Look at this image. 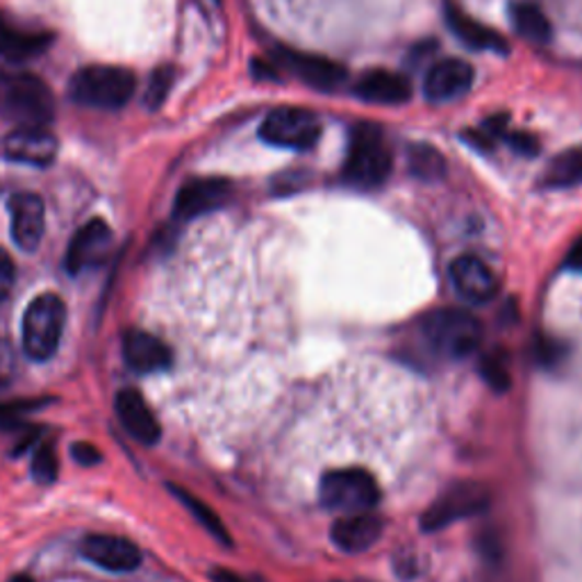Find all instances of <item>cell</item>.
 <instances>
[{
    "mask_svg": "<svg viewBox=\"0 0 582 582\" xmlns=\"http://www.w3.org/2000/svg\"><path fill=\"white\" fill-rule=\"evenodd\" d=\"M71 455H73L76 463L82 465V467H94V465H99L101 459H103L101 450L94 444H87V442H78L71 448Z\"/></svg>",
    "mask_w": 582,
    "mask_h": 582,
    "instance_id": "32",
    "label": "cell"
},
{
    "mask_svg": "<svg viewBox=\"0 0 582 582\" xmlns=\"http://www.w3.org/2000/svg\"><path fill=\"white\" fill-rule=\"evenodd\" d=\"M112 249V230L103 219L84 224L71 239L67 251V271L78 275L105 262Z\"/></svg>",
    "mask_w": 582,
    "mask_h": 582,
    "instance_id": "17",
    "label": "cell"
},
{
    "mask_svg": "<svg viewBox=\"0 0 582 582\" xmlns=\"http://www.w3.org/2000/svg\"><path fill=\"white\" fill-rule=\"evenodd\" d=\"M444 16H446V25L450 27V33L465 46L473 50H489V53H501V55L510 50L505 37L499 35L494 27L476 21L465 10H459L455 3L444 5Z\"/></svg>",
    "mask_w": 582,
    "mask_h": 582,
    "instance_id": "22",
    "label": "cell"
},
{
    "mask_svg": "<svg viewBox=\"0 0 582 582\" xmlns=\"http://www.w3.org/2000/svg\"><path fill=\"white\" fill-rule=\"evenodd\" d=\"M448 273L457 296L469 303H489L499 292L497 273L476 255H459L453 260Z\"/></svg>",
    "mask_w": 582,
    "mask_h": 582,
    "instance_id": "14",
    "label": "cell"
},
{
    "mask_svg": "<svg viewBox=\"0 0 582 582\" xmlns=\"http://www.w3.org/2000/svg\"><path fill=\"white\" fill-rule=\"evenodd\" d=\"M353 94L372 105H403L412 96V84L401 73L374 69L357 78Z\"/></svg>",
    "mask_w": 582,
    "mask_h": 582,
    "instance_id": "20",
    "label": "cell"
},
{
    "mask_svg": "<svg viewBox=\"0 0 582 582\" xmlns=\"http://www.w3.org/2000/svg\"><path fill=\"white\" fill-rule=\"evenodd\" d=\"M489 489L480 482H457L427 507L421 516V530L437 533L457 521L469 518L487 510Z\"/></svg>",
    "mask_w": 582,
    "mask_h": 582,
    "instance_id": "8",
    "label": "cell"
},
{
    "mask_svg": "<svg viewBox=\"0 0 582 582\" xmlns=\"http://www.w3.org/2000/svg\"><path fill=\"white\" fill-rule=\"evenodd\" d=\"M116 416L118 423L124 425V431L139 444L144 446H152L158 444L162 437V427L156 419V414L150 412L148 403L141 398L139 391L135 389H121L116 393Z\"/></svg>",
    "mask_w": 582,
    "mask_h": 582,
    "instance_id": "18",
    "label": "cell"
},
{
    "mask_svg": "<svg viewBox=\"0 0 582 582\" xmlns=\"http://www.w3.org/2000/svg\"><path fill=\"white\" fill-rule=\"evenodd\" d=\"M510 144L514 150L524 152V156H535L537 152V139L526 135V133H518V135H510Z\"/></svg>",
    "mask_w": 582,
    "mask_h": 582,
    "instance_id": "33",
    "label": "cell"
},
{
    "mask_svg": "<svg viewBox=\"0 0 582 582\" xmlns=\"http://www.w3.org/2000/svg\"><path fill=\"white\" fill-rule=\"evenodd\" d=\"M124 360L133 372L146 376L158 374L171 366V349L156 334L144 330H128L124 334Z\"/></svg>",
    "mask_w": 582,
    "mask_h": 582,
    "instance_id": "21",
    "label": "cell"
},
{
    "mask_svg": "<svg viewBox=\"0 0 582 582\" xmlns=\"http://www.w3.org/2000/svg\"><path fill=\"white\" fill-rule=\"evenodd\" d=\"M421 334L435 353L448 360H463L478 351L482 328L473 315L457 308H444L423 317Z\"/></svg>",
    "mask_w": 582,
    "mask_h": 582,
    "instance_id": "4",
    "label": "cell"
},
{
    "mask_svg": "<svg viewBox=\"0 0 582 582\" xmlns=\"http://www.w3.org/2000/svg\"><path fill=\"white\" fill-rule=\"evenodd\" d=\"M480 374L482 378L492 385L497 391H505L510 387V369H507V362L505 357H501L499 353L487 355L480 364Z\"/></svg>",
    "mask_w": 582,
    "mask_h": 582,
    "instance_id": "29",
    "label": "cell"
},
{
    "mask_svg": "<svg viewBox=\"0 0 582 582\" xmlns=\"http://www.w3.org/2000/svg\"><path fill=\"white\" fill-rule=\"evenodd\" d=\"M510 21L516 33L533 44H546L554 35L548 16L535 3H514L510 8Z\"/></svg>",
    "mask_w": 582,
    "mask_h": 582,
    "instance_id": "24",
    "label": "cell"
},
{
    "mask_svg": "<svg viewBox=\"0 0 582 582\" xmlns=\"http://www.w3.org/2000/svg\"><path fill=\"white\" fill-rule=\"evenodd\" d=\"M544 187L569 190L582 185V146L562 150L560 156L548 162L544 171Z\"/></svg>",
    "mask_w": 582,
    "mask_h": 582,
    "instance_id": "23",
    "label": "cell"
},
{
    "mask_svg": "<svg viewBox=\"0 0 582 582\" xmlns=\"http://www.w3.org/2000/svg\"><path fill=\"white\" fill-rule=\"evenodd\" d=\"M53 39L55 35L50 30L16 23L0 12V57L10 62H27V59L39 57L50 48Z\"/></svg>",
    "mask_w": 582,
    "mask_h": 582,
    "instance_id": "16",
    "label": "cell"
},
{
    "mask_svg": "<svg viewBox=\"0 0 582 582\" xmlns=\"http://www.w3.org/2000/svg\"><path fill=\"white\" fill-rule=\"evenodd\" d=\"M385 530V524L380 516H374L369 512H355L346 514L344 518H336L332 524L330 537L332 544L344 550V554H364L374 544L380 541Z\"/></svg>",
    "mask_w": 582,
    "mask_h": 582,
    "instance_id": "19",
    "label": "cell"
},
{
    "mask_svg": "<svg viewBox=\"0 0 582 582\" xmlns=\"http://www.w3.org/2000/svg\"><path fill=\"white\" fill-rule=\"evenodd\" d=\"M135 89H137V78L133 71L124 67L94 65L80 69L73 76L69 84V94L82 107L114 112L128 105Z\"/></svg>",
    "mask_w": 582,
    "mask_h": 582,
    "instance_id": "2",
    "label": "cell"
},
{
    "mask_svg": "<svg viewBox=\"0 0 582 582\" xmlns=\"http://www.w3.org/2000/svg\"><path fill=\"white\" fill-rule=\"evenodd\" d=\"M0 146L5 160L25 167H50L57 158V139L48 128H16Z\"/></svg>",
    "mask_w": 582,
    "mask_h": 582,
    "instance_id": "12",
    "label": "cell"
},
{
    "mask_svg": "<svg viewBox=\"0 0 582 582\" xmlns=\"http://www.w3.org/2000/svg\"><path fill=\"white\" fill-rule=\"evenodd\" d=\"M391 152L376 126H360L351 135L349 156L344 162L346 185L355 190H378L391 173Z\"/></svg>",
    "mask_w": 582,
    "mask_h": 582,
    "instance_id": "3",
    "label": "cell"
},
{
    "mask_svg": "<svg viewBox=\"0 0 582 582\" xmlns=\"http://www.w3.org/2000/svg\"><path fill=\"white\" fill-rule=\"evenodd\" d=\"M473 84V67L459 57H446L425 76L423 94L425 99L442 105L463 99Z\"/></svg>",
    "mask_w": 582,
    "mask_h": 582,
    "instance_id": "11",
    "label": "cell"
},
{
    "mask_svg": "<svg viewBox=\"0 0 582 582\" xmlns=\"http://www.w3.org/2000/svg\"><path fill=\"white\" fill-rule=\"evenodd\" d=\"M273 62L278 69H285L294 73L300 82L308 87L330 94V91L340 89L346 82V69L342 65L332 62V59L323 55H312V53H300L292 48H278L273 55Z\"/></svg>",
    "mask_w": 582,
    "mask_h": 582,
    "instance_id": "9",
    "label": "cell"
},
{
    "mask_svg": "<svg viewBox=\"0 0 582 582\" xmlns=\"http://www.w3.org/2000/svg\"><path fill=\"white\" fill-rule=\"evenodd\" d=\"M10 582H33V578H27V575H16V578H12Z\"/></svg>",
    "mask_w": 582,
    "mask_h": 582,
    "instance_id": "37",
    "label": "cell"
},
{
    "mask_svg": "<svg viewBox=\"0 0 582 582\" xmlns=\"http://www.w3.org/2000/svg\"><path fill=\"white\" fill-rule=\"evenodd\" d=\"M10 224L16 247L25 253L37 251L46 230L44 201L37 194H14L10 198Z\"/></svg>",
    "mask_w": 582,
    "mask_h": 582,
    "instance_id": "15",
    "label": "cell"
},
{
    "mask_svg": "<svg viewBox=\"0 0 582 582\" xmlns=\"http://www.w3.org/2000/svg\"><path fill=\"white\" fill-rule=\"evenodd\" d=\"M67 323V305L55 294H42L27 305L23 315V351L30 360L46 362L50 360L59 342H62V332Z\"/></svg>",
    "mask_w": 582,
    "mask_h": 582,
    "instance_id": "5",
    "label": "cell"
},
{
    "mask_svg": "<svg viewBox=\"0 0 582 582\" xmlns=\"http://www.w3.org/2000/svg\"><path fill=\"white\" fill-rule=\"evenodd\" d=\"M59 473V465H57V455L53 450L50 444H39L33 457V478L42 484H50L55 482Z\"/></svg>",
    "mask_w": 582,
    "mask_h": 582,
    "instance_id": "28",
    "label": "cell"
},
{
    "mask_svg": "<svg viewBox=\"0 0 582 582\" xmlns=\"http://www.w3.org/2000/svg\"><path fill=\"white\" fill-rule=\"evenodd\" d=\"M212 582H249V580L241 578L235 571H228V569H214L212 571Z\"/></svg>",
    "mask_w": 582,
    "mask_h": 582,
    "instance_id": "35",
    "label": "cell"
},
{
    "mask_svg": "<svg viewBox=\"0 0 582 582\" xmlns=\"http://www.w3.org/2000/svg\"><path fill=\"white\" fill-rule=\"evenodd\" d=\"M39 401H14V403H0V425H16L19 416L27 410L37 408Z\"/></svg>",
    "mask_w": 582,
    "mask_h": 582,
    "instance_id": "31",
    "label": "cell"
},
{
    "mask_svg": "<svg viewBox=\"0 0 582 582\" xmlns=\"http://www.w3.org/2000/svg\"><path fill=\"white\" fill-rule=\"evenodd\" d=\"M408 169L423 182H440L446 175V160L433 144H412L408 148Z\"/></svg>",
    "mask_w": 582,
    "mask_h": 582,
    "instance_id": "25",
    "label": "cell"
},
{
    "mask_svg": "<svg viewBox=\"0 0 582 582\" xmlns=\"http://www.w3.org/2000/svg\"><path fill=\"white\" fill-rule=\"evenodd\" d=\"M175 82V69L173 67H158L156 71H152L150 80H148V87H146V96H144V105L156 112L164 105V101L169 99V91Z\"/></svg>",
    "mask_w": 582,
    "mask_h": 582,
    "instance_id": "27",
    "label": "cell"
},
{
    "mask_svg": "<svg viewBox=\"0 0 582 582\" xmlns=\"http://www.w3.org/2000/svg\"><path fill=\"white\" fill-rule=\"evenodd\" d=\"M319 499L332 512H369L380 501V487L364 469H334L321 478Z\"/></svg>",
    "mask_w": 582,
    "mask_h": 582,
    "instance_id": "6",
    "label": "cell"
},
{
    "mask_svg": "<svg viewBox=\"0 0 582 582\" xmlns=\"http://www.w3.org/2000/svg\"><path fill=\"white\" fill-rule=\"evenodd\" d=\"M10 362H12V353L8 346H3V351H0V383H8L10 378V372H12Z\"/></svg>",
    "mask_w": 582,
    "mask_h": 582,
    "instance_id": "36",
    "label": "cell"
},
{
    "mask_svg": "<svg viewBox=\"0 0 582 582\" xmlns=\"http://www.w3.org/2000/svg\"><path fill=\"white\" fill-rule=\"evenodd\" d=\"M232 196V185L226 178H194L182 185L175 203L173 217L178 221H192L207 212L224 207Z\"/></svg>",
    "mask_w": 582,
    "mask_h": 582,
    "instance_id": "10",
    "label": "cell"
},
{
    "mask_svg": "<svg viewBox=\"0 0 582 582\" xmlns=\"http://www.w3.org/2000/svg\"><path fill=\"white\" fill-rule=\"evenodd\" d=\"M321 121L303 107H278L266 114L260 128L262 141L287 150H310L321 139Z\"/></svg>",
    "mask_w": 582,
    "mask_h": 582,
    "instance_id": "7",
    "label": "cell"
},
{
    "mask_svg": "<svg viewBox=\"0 0 582 582\" xmlns=\"http://www.w3.org/2000/svg\"><path fill=\"white\" fill-rule=\"evenodd\" d=\"M80 554L91 562L112 573H130L141 564L139 548L124 537L89 535L80 544Z\"/></svg>",
    "mask_w": 582,
    "mask_h": 582,
    "instance_id": "13",
    "label": "cell"
},
{
    "mask_svg": "<svg viewBox=\"0 0 582 582\" xmlns=\"http://www.w3.org/2000/svg\"><path fill=\"white\" fill-rule=\"evenodd\" d=\"M567 266L575 273H582V239H578L571 247V251L567 255Z\"/></svg>",
    "mask_w": 582,
    "mask_h": 582,
    "instance_id": "34",
    "label": "cell"
},
{
    "mask_svg": "<svg viewBox=\"0 0 582 582\" xmlns=\"http://www.w3.org/2000/svg\"><path fill=\"white\" fill-rule=\"evenodd\" d=\"M14 278H16L14 262L3 249H0V303L10 296V292L14 287Z\"/></svg>",
    "mask_w": 582,
    "mask_h": 582,
    "instance_id": "30",
    "label": "cell"
},
{
    "mask_svg": "<svg viewBox=\"0 0 582 582\" xmlns=\"http://www.w3.org/2000/svg\"><path fill=\"white\" fill-rule=\"evenodd\" d=\"M0 116L16 128H46L55 118L50 87L33 73H0Z\"/></svg>",
    "mask_w": 582,
    "mask_h": 582,
    "instance_id": "1",
    "label": "cell"
},
{
    "mask_svg": "<svg viewBox=\"0 0 582 582\" xmlns=\"http://www.w3.org/2000/svg\"><path fill=\"white\" fill-rule=\"evenodd\" d=\"M171 492L180 499V503L182 505H185L194 516H196V521H198V524L214 537V539H219L221 544H230V535H228V530H226V526L221 524V518H219V514L217 512H214L207 503H203L201 499H196V497H192L190 492H187V489H180V487H171Z\"/></svg>",
    "mask_w": 582,
    "mask_h": 582,
    "instance_id": "26",
    "label": "cell"
}]
</instances>
